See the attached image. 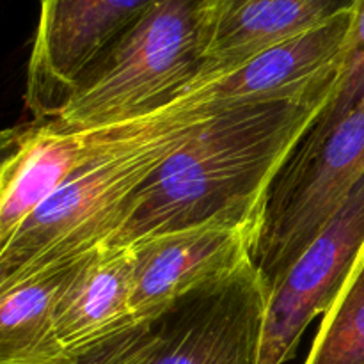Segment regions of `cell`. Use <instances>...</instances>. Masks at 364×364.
Segmentation results:
<instances>
[{"instance_id": "cell-4", "label": "cell", "mask_w": 364, "mask_h": 364, "mask_svg": "<svg viewBox=\"0 0 364 364\" xmlns=\"http://www.w3.org/2000/svg\"><path fill=\"white\" fill-rule=\"evenodd\" d=\"M364 176V100L267 196L251 259L272 294Z\"/></svg>"}, {"instance_id": "cell-16", "label": "cell", "mask_w": 364, "mask_h": 364, "mask_svg": "<svg viewBox=\"0 0 364 364\" xmlns=\"http://www.w3.org/2000/svg\"><path fill=\"white\" fill-rule=\"evenodd\" d=\"M159 347L155 320L141 322L80 355L78 364H149Z\"/></svg>"}, {"instance_id": "cell-11", "label": "cell", "mask_w": 364, "mask_h": 364, "mask_svg": "<svg viewBox=\"0 0 364 364\" xmlns=\"http://www.w3.org/2000/svg\"><path fill=\"white\" fill-rule=\"evenodd\" d=\"M355 6L358 0H206L198 82L230 73L279 43L352 13Z\"/></svg>"}, {"instance_id": "cell-12", "label": "cell", "mask_w": 364, "mask_h": 364, "mask_svg": "<svg viewBox=\"0 0 364 364\" xmlns=\"http://www.w3.org/2000/svg\"><path fill=\"white\" fill-rule=\"evenodd\" d=\"M132 247L102 245L75 259L55 304V327L64 348L80 358L137 326L132 309Z\"/></svg>"}, {"instance_id": "cell-15", "label": "cell", "mask_w": 364, "mask_h": 364, "mask_svg": "<svg viewBox=\"0 0 364 364\" xmlns=\"http://www.w3.org/2000/svg\"><path fill=\"white\" fill-rule=\"evenodd\" d=\"M304 364H364V251L338 297L322 315Z\"/></svg>"}, {"instance_id": "cell-2", "label": "cell", "mask_w": 364, "mask_h": 364, "mask_svg": "<svg viewBox=\"0 0 364 364\" xmlns=\"http://www.w3.org/2000/svg\"><path fill=\"white\" fill-rule=\"evenodd\" d=\"M213 114L188 89L146 116L96 127L98 139L85 162L0 247V288L105 244L128 199Z\"/></svg>"}, {"instance_id": "cell-14", "label": "cell", "mask_w": 364, "mask_h": 364, "mask_svg": "<svg viewBox=\"0 0 364 364\" xmlns=\"http://www.w3.org/2000/svg\"><path fill=\"white\" fill-rule=\"evenodd\" d=\"M364 100V0H358L354 9L350 34L345 45L343 59H341L340 73H338L336 87L326 109L320 112L315 123L302 137L297 148L279 174H288L304 166L313 153L320 148L331 132L355 109Z\"/></svg>"}, {"instance_id": "cell-3", "label": "cell", "mask_w": 364, "mask_h": 364, "mask_svg": "<svg viewBox=\"0 0 364 364\" xmlns=\"http://www.w3.org/2000/svg\"><path fill=\"white\" fill-rule=\"evenodd\" d=\"M206 0H159L82 75L52 119L96 128L146 116L187 92L203 70Z\"/></svg>"}, {"instance_id": "cell-1", "label": "cell", "mask_w": 364, "mask_h": 364, "mask_svg": "<svg viewBox=\"0 0 364 364\" xmlns=\"http://www.w3.org/2000/svg\"><path fill=\"white\" fill-rule=\"evenodd\" d=\"M327 103H259L210 116L128 199L103 245L210 223L247 226L256 238L270 187Z\"/></svg>"}, {"instance_id": "cell-6", "label": "cell", "mask_w": 364, "mask_h": 364, "mask_svg": "<svg viewBox=\"0 0 364 364\" xmlns=\"http://www.w3.org/2000/svg\"><path fill=\"white\" fill-rule=\"evenodd\" d=\"M364 251V176L270 294L259 364L294 358L313 318L322 316Z\"/></svg>"}, {"instance_id": "cell-8", "label": "cell", "mask_w": 364, "mask_h": 364, "mask_svg": "<svg viewBox=\"0 0 364 364\" xmlns=\"http://www.w3.org/2000/svg\"><path fill=\"white\" fill-rule=\"evenodd\" d=\"M354 11L279 43L237 70L192 85L215 112L259 103L331 100L336 87Z\"/></svg>"}, {"instance_id": "cell-13", "label": "cell", "mask_w": 364, "mask_h": 364, "mask_svg": "<svg viewBox=\"0 0 364 364\" xmlns=\"http://www.w3.org/2000/svg\"><path fill=\"white\" fill-rule=\"evenodd\" d=\"M73 262L0 288V364H78L55 327V304Z\"/></svg>"}, {"instance_id": "cell-7", "label": "cell", "mask_w": 364, "mask_h": 364, "mask_svg": "<svg viewBox=\"0 0 364 364\" xmlns=\"http://www.w3.org/2000/svg\"><path fill=\"white\" fill-rule=\"evenodd\" d=\"M159 0H39V20L27 66L25 103L48 119L82 75Z\"/></svg>"}, {"instance_id": "cell-5", "label": "cell", "mask_w": 364, "mask_h": 364, "mask_svg": "<svg viewBox=\"0 0 364 364\" xmlns=\"http://www.w3.org/2000/svg\"><path fill=\"white\" fill-rule=\"evenodd\" d=\"M269 299L252 262L180 299L155 320L159 347L149 364H259Z\"/></svg>"}, {"instance_id": "cell-9", "label": "cell", "mask_w": 364, "mask_h": 364, "mask_svg": "<svg viewBox=\"0 0 364 364\" xmlns=\"http://www.w3.org/2000/svg\"><path fill=\"white\" fill-rule=\"evenodd\" d=\"M252 244L251 228L210 223L128 245L135 320L153 322L180 299L237 274L252 262Z\"/></svg>"}, {"instance_id": "cell-10", "label": "cell", "mask_w": 364, "mask_h": 364, "mask_svg": "<svg viewBox=\"0 0 364 364\" xmlns=\"http://www.w3.org/2000/svg\"><path fill=\"white\" fill-rule=\"evenodd\" d=\"M96 139L98 128H66L52 117L4 132L0 247L85 162Z\"/></svg>"}]
</instances>
